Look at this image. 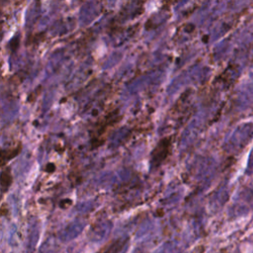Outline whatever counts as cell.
<instances>
[{"mask_svg":"<svg viewBox=\"0 0 253 253\" xmlns=\"http://www.w3.org/2000/svg\"><path fill=\"white\" fill-rule=\"evenodd\" d=\"M169 146L170 142L168 138H164L158 142L157 146L154 148L151 154L152 165H159L166 158L169 152Z\"/></svg>","mask_w":253,"mask_h":253,"instance_id":"1","label":"cell"},{"mask_svg":"<svg viewBox=\"0 0 253 253\" xmlns=\"http://www.w3.org/2000/svg\"><path fill=\"white\" fill-rule=\"evenodd\" d=\"M12 182V177H11V173L9 168H7L6 170H4L2 172V176H1V186H2V191H6V189L11 185Z\"/></svg>","mask_w":253,"mask_h":253,"instance_id":"2","label":"cell"}]
</instances>
